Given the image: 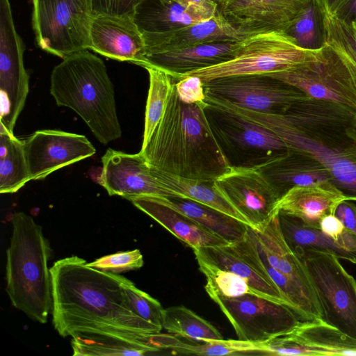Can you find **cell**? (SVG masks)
Returning <instances> with one entry per match:
<instances>
[{
	"instance_id": "obj_12",
	"label": "cell",
	"mask_w": 356,
	"mask_h": 356,
	"mask_svg": "<svg viewBox=\"0 0 356 356\" xmlns=\"http://www.w3.org/2000/svg\"><path fill=\"white\" fill-rule=\"evenodd\" d=\"M24 46L17 33L8 0H0V126L13 134L29 90Z\"/></svg>"
},
{
	"instance_id": "obj_34",
	"label": "cell",
	"mask_w": 356,
	"mask_h": 356,
	"mask_svg": "<svg viewBox=\"0 0 356 356\" xmlns=\"http://www.w3.org/2000/svg\"><path fill=\"white\" fill-rule=\"evenodd\" d=\"M29 181L22 140L0 126V193H16Z\"/></svg>"
},
{
	"instance_id": "obj_49",
	"label": "cell",
	"mask_w": 356,
	"mask_h": 356,
	"mask_svg": "<svg viewBox=\"0 0 356 356\" xmlns=\"http://www.w3.org/2000/svg\"><path fill=\"white\" fill-rule=\"evenodd\" d=\"M346 133L356 143V115L353 122L347 128Z\"/></svg>"
},
{
	"instance_id": "obj_5",
	"label": "cell",
	"mask_w": 356,
	"mask_h": 356,
	"mask_svg": "<svg viewBox=\"0 0 356 356\" xmlns=\"http://www.w3.org/2000/svg\"><path fill=\"white\" fill-rule=\"evenodd\" d=\"M6 251V292L12 305L30 318L46 323L52 313V283L48 261L51 250L42 227L20 211L12 220Z\"/></svg>"
},
{
	"instance_id": "obj_21",
	"label": "cell",
	"mask_w": 356,
	"mask_h": 356,
	"mask_svg": "<svg viewBox=\"0 0 356 356\" xmlns=\"http://www.w3.org/2000/svg\"><path fill=\"white\" fill-rule=\"evenodd\" d=\"M165 197L145 195L128 200L193 250L229 244L170 206Z\"/></svg>"
},
{
	"instance_id": "obj_22",
	"label": "cell",
	"mask_w": 356,
	"mask_h": 356,
	"mask_svg": "<svg viewBox=\"0 0 356 356\" xmlns=\"http://www.w3.org/2000/svg\"><path fill=\"white\" fill-rule=\"evenodd\" d=\"M216 11L200 6H185L174 0H141L132 17L142 34L161 33L210 19Z\"/></svg>"
},
{
	"instance_id": "obj_20",
	"label": "cell",
	"mask_w": 356,
	"mask_h": 356,
	"mask_svg": "<svg viewBox=\"0 0 356 356\" xmlns=\"http://www.w3.org/2000/svg\"><path fill=\"white\" fill-rule=\"evenodd\" d=\"M230 244L244 259L279 289L289 307L302 321H322L320 303L309 297L294 282L268 263L252 228L249 227L242 239Z\"/></svg>"
},
{
	"instance_id": "obj_26",
	"label": "cell",
	"mask_w": 356,
	"mask_h": 356,
	"mask_svg": "<svg viewBox=\"0 0 356 356\" xmlns=\"http://www.w3.org/2000/svg\"><path fill=\"white\" fill-rule=\"evenodd\" d=\"M142 35L145 54L174 51L220 40H243L217 12L210 19L177 30Z\"/></svg>"
},
{
	"instance_id": "obj_30",
	"label": "cell",
	"mask_w": 356,
	"mask_h": 356,
	"mask_svg": "<svg viewBox=\"0 0 356 356\" xmlns=\"http://www.w3.org/2000/svg\"><path fill=\"white\" fill-rule=\"evenodd\" d=\"M151 345L159 349L170 350L174 354L197 355H263V342H252L240 339H221L202 341L191 344L171 334L161 332L151 335Z\"/></svg>"
},
{
	"instance_id": "obj_10",
	"label": "cell",
	"mask_w": 356,
	"mask_h": 356,
	"mask_svg": "<svg viewBox=\"0 0 356 356\" xmlns=\"http://www.w3.org/2000/svg\"><path fill=\"white\" fill-rule=\"evenodd\" d=\"M308 97L356 108V85L342 56L329 44L316 58L284 71L268 74Z\"/></svg>"
},
{
	"instance_id": "obj_35",
	"label": "cell",
	"mask_w": 356,
	"mask_h": 356,
	"mask_svg": "<svg viewBox=\"0 0 356 356\" xmlns=\"http://www.w3.org/2000/svg\"><path fill=\"white\" fill-rule=\"evenodd\" d=\"M326 15L318 1L312 0L282 33L301 49L319 51L327 44Z\"/></svg>"
},
{
	"instance_id": "obj_7",
	"label": "cell",
	"mask_w": 356,
	"mask_h": 356,
	"mask_svg": "<svg viewBox=\"0 0 356 356\" xmlns=\"http://www.w3.org/2000/svg\"><path fill=\"white\" fill-rule=\"evenodd\" d=\"M296 253L316 293L322 321L356 340V281L353 277L333 254L311 250Z\"/></svg>"
},
{
	"instance_id": "obj_33",
	"label": "cell",
	"mask_w": 356,
	"mask_h": 356,
	"mask_svg": "<svg viewBox=\"0 0 356 356\" xmlns=\"http://www.w3.org/2000/svg\"><path fill=\"white\" fill-rule=\"evenodd\" d=\"M71 346L73 356H142L161 350L147 342L92 333L74 334Z\"/></svg>"
},
{
	"instance_id": "obj_16",
	"label": "cell",
	"mask_w": 356,
	"mask_h": 356,
	"mask_svg": "<svg viewBox=\"0 0 356 356\" xmlns=\"http://www.w3.org/2000/svg\"><path fill=\"white\" fill-rule=\"evenodd\" d=\"M22 141L31 181L42 179L96 152L85 136L60 130H38Z\"/></svg>"
},
{
	"instance_id": "obj_23",
	"label": "cell",
	"mask_w": 356,
	"mask_h": 356,
	"mask_svg": "<svg viewBox=\"0 0 356 356\" xmlns=\"http://www.w3.org/2000/svg\"><path fill=\"white\" fill-rule=\"evenodd\" d=\"M280 227L285 241L295 252L315 250L334 255L356 264V234L346 229L338 238L320 228L309 227L298 218L278 211Z\"/></svg>"
},
{
	"instance_id": "obj_39",
	"label": "cell",
	"mask_w": 356,
	"mask_h": 356,
	"mask_svg": "<svg viewBox=\"0 0 356 356\" xmlns=\"http://www.w3.org/2000/svg\"><path fill=\"white\" fill-rule=\"evenodd\" d=\"M325 26L327 44L342 56L356 85V35L352 25L327 14Z\"/></svg>"
},
{
	"instance_id": "obj_13",
	"label": "cell",
	"mask_w": 356,
	"mask_h": 356,
	"mask_svg": "<svg viewBox=\"0 0 356 356\" xmlns=\"http://www.w3.org/2000/svg\"><path fill=\"white\" fill-rule=\"evenodd\" d=\"M205 92L240 107L283 114L295 102L307 99L303 91L268 74L229 76L204 83Z\"/></svg>"
},
{
	"instance_id": "obj_4",
	"label": "cell",
	"mask_w": 356,
	"mask_h": 356,
	"mask_svg": "<svg viewBox=\"0 0 356 356\" xmlns=\"http://www.w3.org/2000/svg\"><path fill=\"white\" fill-rule=\"evenodd\" d=\"M50 93L58 106L80 116L103 145L121 137L114 86L103 60L87 49L63 58L54 67Z\"/></svg>"
},
{
	"instance_id": "obj_32",
	"label": "cell",
	"mask_w": 356,
	"mask_h": 356,
	"mask_svg": "<svg viewBox=\"0 0 356 356\" xmlns=\"http://www.w3.org/2000/svg\"><path fill=\"white\" fill-rule=\"evenodd\" d=\"M289 333L320 355L356 356V340L322 321H301Z\"/></svg>"
},
{
	"instance_id": "obj_14",
	"label": "cell",
	"mask_w": 356,
	"mask_h": 356,
	"mask_svg": "<svg viewBox=\"0 0 356 356\" xmlns=\"http://www.w3.org/2000/svg\"><path fill=\"white\" fill-rule=\"evenodd\" d=\"M216 182L222 195L254 229L266 224L278 212L277 205L281 196L258 168L232 167Z\"/></svg>"
},
{
	"instance_id": "obj_43",
	"label": "cell",
	"mask_w": 356,
	"mask_h": 356,
	"mask_svg": "<svg viewBox=\"0 0 356 356\" xmlns=\"http://www.w3.org/2000/svg\"><path fill=\"white\" fill-rule=\"evenodd\" d=\"M179 99L186 104L202 103L206 98L204 83L195 75H186L175 81Z\"/></svg>"
},
{
	"instance_id": "obj_19",
	"label": "cell",
	"mask_w": 356,
	"mask_h": 356,
	"mask_svg": "<svg viewBox=\"0 0 356 356\" xmlns=\"http://www.w3.org/2000/svg\"><path fill=\"white\" fill-rule=\"evenodd\" d=\"M241 40H220L174 51L145 53L140 66L162 70L175 80L188 72L233 59Z\"/></svg>"
},
{
	"instance_id": "obj_17",
	"label": "cell",
	"mask_w": 356,
	"mask_h": 356,
	"mask_svg": "<svg viewBox=\"0 0 356 356\" xmlns=\"http://www.w3.org/2000/svg\"><path fill=\"white\" fill-rule=\"evenodd\" d=\"M102 163L99 183L110 195L127 200L145 195L178 197L160 182L154 168L140 152L129 154L108 149L102 157Z\"/></svg>"
},
{
	"instance_id": "obj_38",
	"label": "cell",
	"mask_w": 356,
	"mask_h": 356,
	"mask_svg": "<svg viewBox=\"0 0 356 356\" xmlns=\"http://www.w3.org/2000/svg\"><path fill=\"white\" fill-rule=\"evenodd\" d=\"M200 270L206 277L205 291L209 296L226 298H237L250 294L260 296L242 277L231 271L220 268L195 254Z\"/></svg>"
},
{
	"instance_id": "obj_36",
	"label": "cell",
	"mask_w": 356,
	"mask_h": 356,
	"mask_svg": "<svg viewBox=\"0 0 356 356\" xmlns=\"http://www.w3.org/2000/svg\"><path fill=\"white\" fill-rule=\"evenodd\" d=\"M162 328L175 336L197 341L223 339L222 335L214 325L183 305L164 309Z\"/></svg>"
},
{
	"instance_id": "obj_18",
	"label": "cell",
	"mask_w": 356,
	"mask_h": 356,
	"mask_svg": "<svg viewBox=\"0 0 356 356\" xmlns=\"http://www.w3.org/2000/svg\"><path fill=\"white\" fill-rule=\"evenodd\" d=\"M89 49L104 56L139 65L145 44L132 17L103 15L92 19Z\"/></svg>"
},
{
	"instance_id": "obj_40",
	"label": "cell",
	"mask_w": 356,
	"mask_h": 356,
	"mask_svg": "<svg viewBox=\"0 0 356 356\" xmlns=\"http://www.w3.org/2000/svg\"><path fill=\"white\" fill-rule=\"evenodd\" d=\"M122 287L132 311L147 321L162 327L165 309L159 301L137 288L127 278L122 282Z\"/></svg>"
},
{
	"instance_id": "obj_9",
	"label": "cell",
	"mask_w": 356,
	"mask_h": 356,
	"mask_svg": "<svg viewBox=\"0 0 356 356\" xmlns=\"http://www.w3.org/2000/svg\"><path fill=\"white\" fill-rule=\"evenodd\" d=\"M93 17L88 0H33L36 44L62 58L88 49Z\"/></svg>"
},
{
	"instance_id": "obj_50",
	"label": "cell",
	"mask_w": 356,
	"mask_h": 356,
	"mask_svg": "<svg viewBox=\"0 0 356 356\" xmlns=\"http://www.w3.org/2000/svg\"><path fill=\"white\" fill-rule=\"evenodd\" d=\"M352 26H353L354 32H355V33L356 35V22L352 23Z\"/></svg>"
},
{
	"instance_id": "obj_47",
	"label": "cell",
	"mask_w": 356,
	"mask_h": 356,
	"mask_svg": "<svg viewBox=\"0 0 356 356\" xmlns=\"http://www.w3.org/2000/svg\"><path fill=\"white\" fill-rule=\"evenodd\" d=\"M185 6H200L217 9V5L213 0H174Z\"/></svg>"
},
{
	"instance_id": "obj_42",
	"label": "cell",
	"mask_w": 356,
	"mask_h": 356,
	"mask_svg": "<svg viewBox=\"0 0 356 356\" xmlns=\"http://www.w3.org/2000/svg\"><path fill=\"white\" fill-rule=\"evenodd\" d=\"M141 0H88L93 16L115 15L133 17Z\"/></svg>"
},
{
	"instance_id": "obj_31",
	"label": "cell",
	"mask_w": 356,
	"mask_h": 356,
	"mask_svg": "<svg viewBox=\"0 0 356 356\" xmlns=\"http://www.w3.org/2000/svg\"><path fill=\"white\" fill-rule=\"evenodd\" d=\"M175 209L193 218L228 243L242 239L249 226L225 213L186 198L165 197Z\"/></svg>"
},
{
	"instance_id": "obj_25",
	"label": "cell",
	"mask_w": 356,
	"mask_h": 356,
	"mask_svg": "<svg viewBox=\"0 0 356 356\" xmlns=\"http://www.w3.org/2000/svg\"><path fill=\"white\" fill-rule=\"evenodd\" d=\"M343 200H346L344 196L331 183L297 186L280 197L277 209L309 227L320 228L321 220L334 214L337 206Z\"/></svg>"
},
{
	"instance_id": "obj_3",
	"label": "cell",
	"mask_w": 356,
	"mask_h": 356,
	"mask_svg": "<svg viewBox=\"0 0 356 356\" xmlns=\"http://www.w3.org/2000/svg\"><path fill=\"white\" fill-rule=\"evenodd\" d=\"M175 81L163 117L140 152L149 165L163 172L188 179L216 180L232 166L209 124L206 102H182Z\"/></svg>"
},
{
	"instance_id": "obj_44",
	"label": "cell",
	"mask_w": 356,
	"mask_h": 356,
	"mask_svg": "<svg viewBox=\"0 0 356 356\" xmlns=\"http://www.w3.org/2000/svg\"><path fill=\"white\" fill-rule=\"evenodd\" d=\"M343 200L336 207L334 216L342 223L344 229L356 234V205Z\"/></svg>"
},
{
	"instance_id": "obj_8",
	"label": "cell",
	"mask_w": 356,
	"mask_h": 356,
	"mask_svg": "<svg viewBox=\"0 0 356 356\" xmlns=\"http://www.w3.org/2000/svg\"><path fill=\"white\" fill-rule=\"evenodd\" d=\"M204 113L232 167L259 168L289 150L272 131L236 114L207 102Z\"/></svg>"
},
{
	"instance_id": "obj_15",
	"label": "cell",
	"mask_w": 356,
	"mask_h": 356,
	"mask_svg": "<svg viewBox=\"0 0 356 356\" xmlns=\"http://www.w3.org/2000/svg\"><path fill=\"white\" fill-rule=\"evenodd\" d=\"M217 13L244 40L282 32L312 0H213Z\"/></svg>"
},
{
	"instance_id": "obj_37",
	"label": "cell",
	"mask_w": 356,
	"mask_h": 356,
	"mask_svg": "<svg viewBox=\"0 0 356 356\" xmlns=\"http://www.w3.org/2000/svg\"><path fill=\"white\" fill-rule=\"evenodd\" d=\"M149 73V87L147 99L145 128L141 149L149 142L165 112L174 78L166 72L152 67H145Z\"/></svg>"
},
{
	"instance_id": "obj_41",
	"label": "cell",
	"mask_w": 356,
	"mask_h": 356,
	"mask_svg": "<svg viewBox=\"0 0 356 356\" xmlns=\"http://www.w3.org/2000/svg\"><path fill=\"white\" fill-rule=\"evenodd\" d=\"M87 264L92 268L118 274L140 268L144 261L140 251L135 249L103 256Z\"/></svg>"
},
{
	"instance_id": "obj_45",
	"label": "cell",
	"mask_w": 356,
	"mask_h": 356,
	"mask_svg": "<svg viewBox=\"0 0 356 356\" xmlns=\"http://www.w3.org/2000/svg\"><path fill=\"white\" fill-rule=\"evenodd\" d=\"M333 16L348 25H352L353 22H356V0H341Z\"/></svg>"
},
{
	"instance_id": "obj_28",
	"label": "cell",
	"mask_w": 356,
	"mask_h": 356,
	"mask_svg": "<svg viewBox=\"0 0 356 356\" xmlns=\"http://www.w3.org/2000/svg\"><path fill=\"white\" fill-rule=\"evenodd\" d=\"M193 250L194 254L200 255L218 267L244 278L260 297L289 307L279 289L244 259L230 243Z\"/></svg>"
},
{
	"instance_id": "obj_24",
	"label": "cell",
	"mask_w": 356,
	"mask_h": 356,
	"mask_svg": "<svg viewBox=\"0 0 356 356\" xmlns=\"http://www.w3.org/2000/svg\"><path fill=\"white\" fill-rule=\"evenodd\" d=\"M282 197L291 188L332 183L326 168L312 155L290 149L280 156L258 168Z\"/></svg>"
},
{
	"instance_id": "obj_2",
	"label": "cell",
	"mask_w": 356,
	"mask_h": 356,
	"mask_svg": "<svg viewBox=\"0 0 356 356\" xmlns=\"http://www.w3.org/2000/svg\"><path fill=\"white\" fill-rule=\"evenodd\" d=\"M232 111L272 131L289 148L314 156L346 200L356 201V143L346 133L355 118L356 108L308 97L291 104L283 114L238 106H233Z\"/></svg>"
},
{
	"instance_id": "obj_46",
	"label": "cell",
	"mask_w": 356,
	"mask_h": 356,
	"mask_svg": "<svg viewBox=\"0 0 356 356\" xmlns=\"http://www.w3.org/2000/svg\"><path fill=\"white\" fill-rule=\"evenodd\" d=\"M319 227L325 234L334 238H338L344 229L342 223L334 214L324 217L320 222Z\"/></svg>"
},
{
	"instance_id": "obj_1",
	"label": "cell",
	"mask_w": 356,
	"mask_h": 356,
	"mask_svg": "<svg viewBox=\"0 0 356 356\" xmlns=\"http://www.w3.org/2000/svg\"><path fill=\"white\" fill-rule=\"evenodd\" d=\"M50 272L52 322L61 337L92 333L149 343L163 329L132 311L122 287L126 277L74 255L54 262Z\"/></svg>"
},
{
	"instance_id": "obj_29",
	"label": "cell",
	"mask_w": 356,
	"mask_h": 356,
	"mask_svg": "<svg viewBox=\"0 0 356 356\" xmlns=\"http://www.w3.org/2000/svg\"><path fill=\"white\" fill-rule=\"evenodd\" d=\"M154 168L160 182L179 197L204 204L248 225L245 219L220 192L216 180L184 178Z\"/></svg>"
},
{
	"instance_id": "obj_27",
	"label": "cell",
	"mask_w": 356,
	"mask_h": 356,
	"mask_svg": "<svg viewBox=\"0 0 356 356\" xmlns=\"http://www.w3.org/2000/svg\"><path fill=\"white\" fill-rule=\"evenodd\" d=\"M253 230L268 263L319 302L303 263L284 239L278 212L266 224Z\"/></svg>"
},
{
	"instance_id": "obj_11",
	"label": "cell",
	"mask_w": 356,
	"mask_h": 356,
	"mask_svg": "<svg viewBox=\"0 0 356 356\" xmlns=\"http://www.w3.org/2000/svg\"><path fill=\"white\" fill-rule=\"evenodd\" d=\"M211 299L229 320L240 340L265 341L293 330L302 321L287 305L255 295Z\"/></svg>"
},
{
	"instance_id": "obj_48",
	"label": "cell",
	"mask_w": 356,
	"mask_h": 356,
	"mask_svg": "<svg viewBox=\"0 0 356 356\" xmlns=\"http://www.w3.org/2000/svg\"><path fill=\"white\" fill-rule=\"evenodd\" d=\"M327 15H333L341 0H318Z\"/></svg>"
},
{
	"instance_id": "obj_6",
	"label": "cell",
	"mask_w": 356,
	"mask_h": 356,
	"mask_svg": "<svg viewBox=\"0 0 356 356\" xmlns=\"http://www.w3.org/2000/svg\"><path fill=\"white\" fill-rule=\"evenodd\" d=\"M319 51L301 49L282 32L260 33L241 40L233 59L184 76L195 75L206 83L229 76L272 74L314 59Z\"/></svg>"
}]
</instances>
